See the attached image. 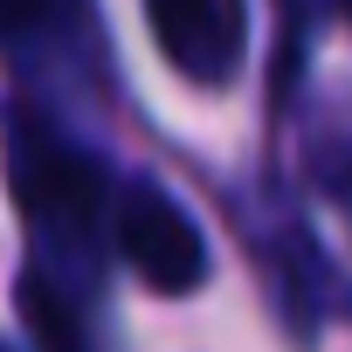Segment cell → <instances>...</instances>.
Returning a JSON list of instances; mask_svg holds the SVG:
<instances>
[{
  "mask_svg": "<svg viewBox=\"0 0 352 352\" xmlns=\"http://www.w3.org/2000/svg\"><path fill=\"white\" fill-rule=\"evenodd\" d=\"M0 352H8V345H0Z\"/></svg>",
  "mask_w": 352,
  "mask_h": 352,
  "instance_id": "obj_6",
  "label": "cell"
},
{
  "mask_svg": "<svg viewBox=\"0 0 352 352\" xmlns=\"http://www.w3.org/2000/svg\"><path fill=\"white\" fill-rule=\"evenodd\" d=\"M21 311H28V324H35L42 352H90L83 318L69 311V297H63L49 276H28V283H21Z\"/></svg>",
  "mask_w": 352,
  "mask_h": 352,
  "instance_id": "obj_4",
  "label": "cell"
},
{
  "mask_svg": "<svg viewBox=\"0 0 352 352\" xmlns=\"http://www.w3.org/2000/svg\"><path fill=\"white\" fill-rule=\"evenodd\" d=\"M118 249L124 263L152 283V290H194L208 276V249H201V228L173 208L152 180H131L118 194Z\"/></svg>",
  "mask_w": 352,
  "mask_h": 352,
  "instance_id": "obj_2",
  "label": "cell"
},
{
  "mask_svg": "<svg viewBox=\"0 0 352 352\" xmlns=\"http://www.w3.org/2000/svg\"><path fill=\"white\" fill-rule=\"evenodd\" d=\"M145 14H152L166 63L194 83H221L242 63V35H249L242 0H145Z\"/></svg>",
  "mask_w": 352,
  "mask_h": 352,
  "instance_id": "obj_3",
  "label": "cell"
},
{
  "mask_svg": "<svg viewBox=\"0 0 352 352\" xmlns=\"http://www.w3.org/2000/svg\"><path fill=\"white\" fill-rule=\"evenodd\" d=\"M69 14V0H0V42H35Z\"/></svg>",
  "mask_w": 352,
  "mask_h": 352,
  "instance_id": "obj_5",
  "label": "cell"
},
{
  "mask_svg": "<svg viewBox=\"0 0 352 352\" xmlns=\"http://www.w3.org/2000/svg\"><path fill=\"white\" fill-rule=\"evenodd\" d=\"M8 187L49 249H90L104 214V166L42 118H8Z\"/></svg>",
  "mask_w": 352,
  "mask_h": 352,
  "instance_id": "obj_1",
  "label": "cell"
}]
</instances>
